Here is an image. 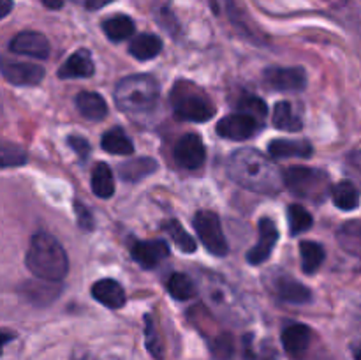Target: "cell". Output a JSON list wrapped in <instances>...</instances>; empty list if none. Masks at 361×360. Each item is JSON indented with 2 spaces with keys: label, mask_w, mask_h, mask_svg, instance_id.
I'll return each mask as SVG.
<instances>
[{
  "label": "cell",
  "mask_w": 361,
  "mask_h": 360,
  "mask_svg": "<svg viewBox=\"0 0 361 360\" xmlns=\"http://www.w3.org/2000/svg\"><path fill=\"white\" fill-rule=\"evenodd\" d=\"M226 169L238 186L257 194H275L284 186L277 166L254 148H242L229 155Z\"/></svg>",
  "instance_id": "obj_1"
},
{
  "label": "cell",
  "mask_w": 361,
  "mask_h": 360,
  "mask_svg": "<svg viewBox=\"0 0 361 360\" xmlns=\"http://www.w3.org/2000/svg\"><path fill=\"white\" fill-rule=\"evenodd\" d=\"M27 268L42 281L60 282L69 272V258L55 236L48 233H35L28 246Z\"/></svg>",
  "instance_id": "obj_2"
},
{
  "label": "cell",
  "mask_w": 361,
  "mask_h": 360,
  "mask_svg": "<svg viewBox=\"0 0 361 360\" xmlns=\"http://www.w3.org/2000/svg\"><path fill=\"white\" fill-rule=\"evenodd\" d=\"M161 88L157 80L148 74H133L116 85L115 102L122 112L137 115L148 113L157 106Z\"/></svg>",
  "instance_id": "obj_3"
},
{
  "label": "cell",
  "mask_w": 361,
  "mask_h": 360,
  "mask_svg": "<svg viewBox=\"0 0 361 360\" xmlns=\"http://www.w3.org/2000/svg\"><path fill=\"white\" fill-rule=\"evenodd\" d=\"M196 288L203 295L204 302L212 311L222 318L240 320L243 316V306L233 286L214 272L200 270L196 275Z\"/></svg>",
  "instance_id": "obj_4"
},
{
  "label": "cell",
  "mask_w": 361,
  "mask_h": 360,
  "mask_svg": "<svg viewBox=\"0 0 361 360\" xmlns=\"http://www.w3.org/2000/svg\"><path fill=\"white\" fill-rule=\"evenodd\" d=\"M173 113L185 122H208L215 115V106L207 94L190 81H176L171 90Z\"/></svg>",
  "instance_id": "obj_5"
},
{
  "label": "cell",
  "mask_w": 361,
  "mask_h": 360,
  "mask_svg": "<svg viewBox=\"0 0 361 360\" xmlns=\"http://www.w3.org/2000/svg\"><path fill=\"white\" fill-rule=\"evenodd\" d=\"M284 186L293 194L312 203H323L331 191L330 176L326 172L317 168H307V166H293L288 168L282 175Z\"/></svg>",
  "instance_id": "obj_6"
},
{
  "label": "cell",
  "mask_w": 361,
  "mask_h": 360,
  "mask_svg": "<svg viewBox=\"0 0 361 360\" xmlns=\"http://www.w3.org/2000/svg\"><path fill=\"white\" fill-rule=\"evenodd\" d=\"M194 228L197 236L201 239L207 251H210L215 256H224L228 254L229 247L226 242L224 232H222V222L219 215L212 210H200L194 215Z\"/></svg>",
  "instance_id": "obj_7"
},
{
  "label": "cell",
  "mask_w": 361,
  "mask_h": 360,
  "mask_svg": "<svg viewBox=\"0 0 361 360\" xmlns=\"http://www.w3.org/2000/svg\"><path fill=\"white\" fill-rule=\"evenodd\" d=\"M261 127H263V122L256 120L254 116L247 115V113L238 112L219 120L217 134L226 138V140L242 141L259 133Z\"/></svg>",
  "instance_id": "obj_8"
},
{
  "label": "cell",
  "mask_w": 361,
  "mask_h": 360,
  "mask_svg": "<svg viewBox=\"0 0 361 360\" xmlns=\"http://www.w3.org/2000/svg\"><path fill=\"white\" fill-rule=\"evenodd\" d=\"M263 80L271 90L298 92L307 87V73L302 67H268Z\"/></svg>",
  "instance_id": "obj_9"
},
{
  "label": "cell",
  "mask_w": 361,
  "mask_h": 360,
  "mask_svg": "<svg viewBox=\"0 0 361 360\" xmlns=\"http://www.w3.org/2000/svg\"><path fill=\"white\" fill-rule=\"evenodd\" d=\"M207 159V148L200 134H183L175 145V161L176 164L185 169H197L203 166Z\"/></svg>",
  "instance_id": "obj_10"
},
{
  "label": "cell",
  "mask_w": 361,
  "mask_h": 360,
  "mask_svg": "<svg viewBox=\"0 0 361 360\" xmlns=\"http://www.w3.org/2000/svg\"><path fill=\"white\" fill-rule=\"evenodd\" d=\"M0 73L11 85L34 87L44 80V69L37 64L28 62H0Z\"/></svg>",
  "instance_id": "obj_11"
},
{
  "label": "cell",
  "mask_w": 361,
  "mask_h": 360,
  "mask_svg": "<svg viewBox=\"0 0 361 360\" xmlns=\"http://www.w3.org/2000/svg\"><path fill=\"white\" fill-rule=\"evenodd\" d=\"M279 242V229L270 217H263L259 221V240L256 246L247 253V261L250 265H261L270 258L275 244Z\"/></svg>",
  "instance_id": "obj_12"
},
{
  "label": "cell",
  "mask_w": 361,
  "mask_h": 360,
  "mask_svg": "<svg viewBox=\"0 0 361 360\" xmlns=\"http://www.w3.org/2000/svg\"><path fill=\"white\" fill-rule=\"evenodd\" d=\"M130 256L143 268H154L169 256V247L166 240H136L130 246Z\"/></svg>",
  "instance_id": "obj_13"
},
{
  "label": "cell",
  "mask_w": 361,
  "mask_h": 360,
  "mask_svg": "<svg viewBox=\"0 0 361 360\" xmlns=\"http://www.w3.org/2000/svg\"><path fill=\"white\" fill-rule=\"evenodd\" d=\"M9 48L13 53L34 56V59H48L49 55L48 39L42 34H39V32H20V34L13 37Z\"/></svg>",
  "instance_id": "obj_14"
},
{
  "label": "cell",
  "mask_w": 361,
  "mask_h": 360,
  "mask_svg": "<svg viewBox=\"0 0 361 360\" xmlns=\"http://www.w3.org/2000/svg\"><path fill=\"white\" fill-rule=\"evenodd\" d=\"M282 346L291 359H302L312 341V330L303 323H291L282 330Z\"/></svg>",
  "instance_id": "obj_15"
},
{
  "label": "cell",
  "mask_w": 361,
  "mask_h": 360,
  "mask_svg": "<svg viewBox=\"0 0 361 360\" xmlns=\"http://www.w3.org/2000/svg\"><path fill=\"white\" fill-rule=\"evenodd\" d=\"M271 284H274L275 293H277V296L282 302L307 304L312 300V292H310L305 284H302V282L296 281V279L289 277V275H275Z\"/></svg>",
  "instance_id": "obj_16"
},
{
  "label": "cell",
  "mask_w": 361,
  "mask_h": 360,
  "mask_svg": "<svg viewBox=\"0 0 361 360\" xmlns=\"http://www.w3.org/2000/svg\"><path fill=\"white\" fill-rule=\"evenodd\" d=\"M92 296L109 309H120L126 304V292L115 279H101L92 286Z\"/></svg>",
  "instance_id": "obj_17"
},
{
  "label": "cell",
  "mask_w": 361,
  "mask_h": 360,
  "mask_svg": "<svg viewBox=\"0 0 361 360\" xmlns=\"http://www.w3.org/2000/svg\"><path fill=\"white\" fill-rule=\"evenodd\" d=\"M94 73L95 66L88 49H78L59 69V76L63 78V80H71V78H90Z\"/></svg>",
  "instance_id": "obj_18"
},
{
  "label": "cell",
  "mask_w": 361,
  "mask_h": 360,
  "mask_svg": "<svg viewBox=\"0 0 361 360\" xmlns=\"http://www.w3.org/2000/svg\"><path fill=\"white\" fill-rule=\"evenodd\" d=\"M268 152L275 159H307L312 155L314 148L307 140H274L268 145Z\"/></svg>",
  "instance_id": "obj_19"
},
{
  "label": "cell",
  "mask_w": 361,
  "mask_h": 360,
  "mask_svg": "<svg viewBox=\"0 0 361 360\" xmlns=\"http://www.w3.org/2000/svg\"><path fill=\"white\" fill-rule=\"evenodd\" d=\"M78 112L85 116L87 120H104L108 115V104H106L104 97L95 92H80L76 97Z\"/></svg>",
  "instance_id": "obj_20"
},
{
  "label": "cell",
  "mask_w": 361,
  "mask_h": 360,
  "mask_svg": "<svg viewBox=\"0 0 361 360\" xmlns=\"http://www.w3.org/2000/svg\"><path fill=\"white\" fill-rule=\"evenodd\" d=\"M154 172H157V162L152 157L130 159V161L122 162L118 166V175L127 182H137L145 176L152 175Z\"/></svg>",
  "instance_id": "obj_21"
},
{
  "label": "cell",
  "mask_w": 361,
  "mask_h": 360,
  "mask_svg": "<svg viewBox=\"0 0 361 360\" xmlns=\"http://www.w3.org/2000/svg\"><path fill=\"white\" fill-rule=\"evenodd\" d=\"M42 281V279H41ZM21 292H23L25 299L30 300L32 304H37V306H46L51 300H55L59 296L60 288H55L51 281H30L25 282L21 286Z\"/></svg>",
  "instance_id": "obj_22"
},
{
  "label": "cell",
  "mask_w": 361,
  "mask_h": 360,
  "mask_svg": "<svg viewBox=\"0 0 361 360\" xmlns=\"http://www.w3.org/2000/svg\"><path fill=\"white\" fill-rule=\"evenodd\" d=\"M162 41L154 34H140L129 44V53L137 60H150L161 53Z\"/></svg>",
  "instance_id": "obj_23"
},
{
  "label": "cell",
  "mask_w": 361,
  "mask_h": 360,
  "mask_svg": "<svg viewBox=\"0 0 361 360\" xmlns=\"http://www.w3.org/2000/svg\"><path fill=\"white\" fill-rule=\"evenodd\" d=\"M274 126L281 131H288V133H298V131H302L303 122L295 113L291 102L281 101L275 104Z\"/></svg>",
  "instance_id": "obj_24"
},
{
  "label": "cell",
  "mask_w": 361,
  "mask_h": 360,
  "mask_svg": "<svg viewBox=\"0 0 361 360\" xmlns=\"http://www.w3.org/2000/svg\"><path fill=\"white\" fill-rule=\"evenodd\" d=\"M92 191L95 196L108 200L115 194V180H113V173L106 162H99L92 172Z\"/></svg>",
  "instance_id": "obj_25"
},
{
  "label": "cell",
  "mask_w": 361,
  "mask_h": 360,
  "mask_svg": "<svg viewBox=\"0 0 361 360\" xmlns=\"http://www.w3.org/2000/svg\"><path fill=\"white\" fill-rule=\"evenodd\" d=\"M300 256H302V268L305 274H316L323 265L326 253L324 247L317 242H310V240H303L300 244Z\"/></svg>",
  "instance_id": "obj_26"
},
{
  "label": "cell",
  "mask_w": 361,
  "mask_h": 360,
  "mask_svg": "<svg viewBox=\"0 0 361 360\" xmlns=\"http://www.w3.org/2000/svg\"><path fill=\"white\" fill-rule=\"evenodd\" d=\"M101 147L106 152L115 155H129L134 152V145L130 141V138L122 129H118V127L104 133V136L101 140Z\"/></svg>",
  "instance_id": "obj_27"
},
{
  "label": "cell",
  "mask_w": 361,
  "mask_h": 360,
  "mask_svg": "<svg viewBox=\"0 0 361 360\" xmlns=\"http://www.w3.org/2000/svg\"><path fill=\"white\" fill-rule=\"evenodd\" d=\"M331 198H334L335 207L345 212L355 210L360 205L358 189H356L349 180H342L337 186L331 187Z\"/></svg>",
  "instance_id": "obj_28"
},
{
  "label": "cell",
  "mask_w": 361,
  "mask_h": 360,
  "mask_svg": "<svg viewBox=\"0 0 361 360\" xmlns=\"http://www.w3.org/2000/svg\"><path fill=\"white\" fill-rule=\"evenodd\" d=\"M102 30L113 42H120L123 39H129L134 34V21L129 16L116 14V16L109 18L102 23Z\"/></svg>",
  "instance_id": "obj_29"
},
{
  "label": "cell",
  "mask_w": 361,
  "mask_h": 360,
  "mask_svg": "<svg viewBox=\"0 0 361 360\" xmlns=\"http://www.w3.org/2000/svg\"><path fill=\"white\" fill-rule=\"evenodd\" d=\"M168 292L175 300H189L196 295V282L187 274H173L168 281Z\"/></svg>",
  "instance_id": "obj_30"
},
{
  "label": "cell",
  "mask_w": 361,
  "mask_h": 360,
  "mask_svg": "<svg viewBox=\"0 0 361 360\" xmlns=\"http://www.w3.org/2000/svg\"><path fill=\"white\" fill-rule=\"evenodd\" d=\"M288 222H289V232L291 235H300V233L307 232L312 228V214L302 205H289L288 207Z\"/></svg>",
  "instance_id": "obj_31"
},
{
  "label": "cell",
  "mask_w": 361,
  "mask_h": 360,
  "mask_svg": "<svg viewBox=\"0 0 361 360\" xmlns=\"http://www.w3.org/2000/svg\"><path fill=\"white\" fill-rule=\"evenodd\" d=\"M164 232L168 233L169 236H171V240L175 242V246L178 247L180 251H183V253L190 254L196 251V240H194V236H190L189 233L183 229V226L180 224L178 221H175V219H171V221H168L164 224Z\"/></svg>",
  "instance_id": "obj_32"
},
{
  "label": "cell",
  "mask_w": 361,
  "mask_h": 360,
  "mask_svg": "<svg viewBox=\"0 0 361 360\" xmlns=\"http://www.w3.org/2000/svg\"><path fill=\"white\" fill-rule=\"evenodd\" d=\"M28 161L27 152L14 143L0 141V168H20Z\"/></svg>",
  "instance_id": "obj_33"
},
{
  "label": "cell",
  "mask_w": 361,
  "mask_h": 360,
  "mask_svg": "<svg viewBox=\"0 0 361 360\" xmlns=\"http://www.w3.org/2000/svg\"><path fill=\"white\" fill-rule=\"evenodd\" d=\"M338 242L351 253L361 251V219L360 221H349L338 229Z\"/></svg>",
  "instance_id": "obj_34"
},
{
  "label": "cell",
  "mask_w": 361,
  "mask_h": 360,
  "mask_svg": "<svg viewBox=\"0 0 361 360\" xmlns=\"http://www.w3.org/2000/svg\"><path fill=\"white\" fill-rule=\"evenodd\" d=\"M145 342H147L148 353H150L155 360H162V356H164V346H162L157 327H155L150 314L145 316Z\"/></svg>",
  "instance_id": "obj_35"
},
{
  "label": "cell",
  "mask_w": 361,
  "mask_h": 360,
  "mask_svg": "<svg viewBox=\"0 0 361 360\" xmlns=\"http://www.w3.org/2000/svg\"><path fill=\"white\" fill-rule=\"evenodd\" d=\"M212 355L215 360H231L235 355V339L231 334H219L212 341Z\"/></svg>",
  "instance_id": "obj_36"
},
{
  "label": "cell",
  "mask_w": 361,
  "mask_h": 360,
  "mask_svg": "<svg viewBox=\"0 0 361 360\" xmlns=\"http://www.w3.org/2000/svg\"><path fill=\"white\" fill-rule=\"evenodd\" d=\"M240 112L254 116V119L259 120V122H263V120L267 119V104H264L263 99L254 97V95L243 97L242 101H240Z\"/></svg>",
  "instance_id": "obj_37"
},
{
  "label": "cell",
  "mask_w": 361,
  "mask_h": 360,
  "mask_svg": "<svg viewBox=\"0 0 361 360\" xmlns=\"http://www.w3.org/2000/svg\"><path fill=\"white\" fill-rule=\"evenodd\" d=\"M74 214H76L78 224H80L81 229H85V232H94V228H95L94 215H92V212L88 210L83 203H80V201H74Z\"/></svg>",
  "instance_id": "obj_38"
},
{
  "label": "cell",
  "mask_w": 361,
  "mask_h": 360,
  "mask_svg": "<svg viewBox=\"0 0 361 360\" xmlns=\"http://www.w3.org/2000/svg\"><path fill=\"white\" fill-rule=\"evenodd\" d=\"M67 143H69V147L73 148V150L76 152L81 159H87L88 155H90L92 147L83 136H69L67 138Z\"/></svg>",
  "instance_id": "obj_39"
},
{
  "label": "cell",
  "mask_w": 361,
  "mask_h": 360,
  "mask_svg": "<svg viewBox=\"0 0 361 360\" xmlns=\"http://www.w3.org/2000/svg\"><path fill=\"white\" fill-rule=\"evenodd\" d=\"M13 339H16V334L13 330H6V328H0V355H2V349L7 342H11Z\"/></svg>",
  "instance_id": "obj_40"
},
{
  "label": "cell",
  "mask_w": 361,
  "mask_h": 360,
  "mask_svg": "<svg viewBox=\"0 0 361 360\" xmlns=\"http://www.w3.org/2000/svg\"><path fill=\"white\" fill-rule=\"evenodd\" d=\"M13 7H14L13 0H0V20H2V18H6L7 14L13 11Z\"/></svg>",
  "instance_id": "obj_41"
},
{
  "label": "cell",
  "mask_w": 361,
  "mask_h": 360,
  "mask_svg": "<svg viewBox=\"0 0 361 360\" xmlns=\"http://www.w3.org/2000/svg\"><path fill=\"white\" fill-rule=\"evenodd\" d=\"M113 0H87V7L90 11H95V9H101V7L108 6V4H111Z\"/></svg>",
  "instance_id": "obj_42"
},
{
  "label": "cell",
  "mask_w": 361,
  "mask_h": 360,
  "mask_svg": "<svg viewBox=\"0 0 361 360\" xmlns=\"http://www.w3.org/2000/svg\"><path fill=\"white\" fill-rule=\"evenodd\" d=\"M349 162L353 164V168L358 169L361 173V150H355L351 155H349Z\"/></svg>",
  "instance_id": "obj_43"
},
{
  "label": "cell",
  "mask_w": 361,
  "mask_h": 360,
  "mask_svg": "<svg viewBox=\"0 0 361 360\" xmlns=\"http://www.w3.org/2000/svg\"><path fill=\"white\" fill-rule=\"evenodd\" d=\"M42 4H44V7H48V9H60V7L63 6V0H41Z\"/></svg>",
  "instance_id": "obj_44"
},
{
  "label": "cell",
  "mask_w": 361,
  "mask_h": 360,
  "mask_svg": "<svg viewBox=\"0 0 361 360\" xmlns=\"http://www.w3.org/2000/svg\"><path fill=\"white\" fill-rule=\"evenodd\" d=\"M73 360H101V359H97V356L90 355V353H87V352H81V353H78V355H74Z\"/></svg>",
  "instance_id": "obj_45"
},
{
  "label": "cell",
  "mask_w": 361,
  "mask_h": 360,
  "mask_svg": "<svg viewBox=\"0 0 361 360\" xmlns=\"http://www.w3.org/2000/svg\"><path fill=\"white\" fill-rule=\"evenodd\" d=\"M355 359H356V360H361V348H358V349H356V352H355Z\"/></svg>",
  "instance_id": "obj_46"
},
{
  "label": "cell",
  "mask_w": 361,
  "mask_h": 360,
  "mask_svg": "<svg viewBox=\"0 0 361 360\" xmlns=\"http://www.w3.org/2000/svg\"><path fill=\"white\" fill-rule=\"evenodd\" d=\"M76 2H81V0H76ZM85 2H87V0H85Z\"/></svg>",
  "instance_id": "obj_47"
}]
</instances>
